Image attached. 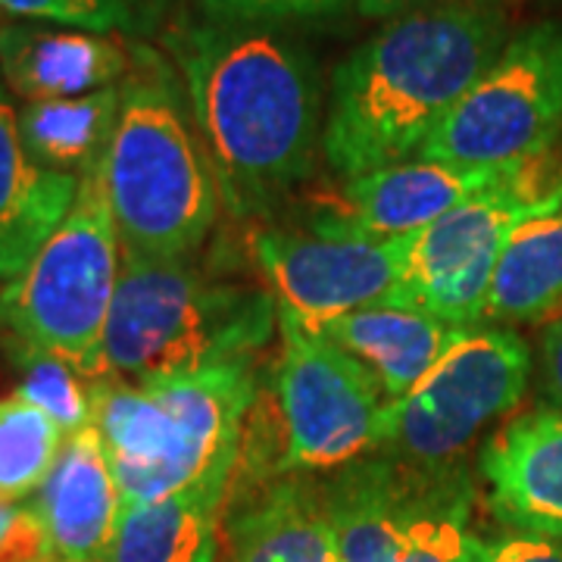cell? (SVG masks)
I'll list each match as a JSON object with an SVG mask.
<instances>
[{
	"instance_id": "obj_1",
	"label": "cell",
	"mask_w": 562,
	"mask_h": 562,
	"mask_svg": "<svg viewBox=\"0 0 562 562\" xmlns=\"http://www.w3.org/2000/svg\"><path fill=\"white\" fill-rule=\"evenodd\" d=\"M166 47L222 203L238 220L269 216L322 154L325 85L316 57L279 25L210 16L176 22Z\"/></svg>"
},
{
	"instance_id": "obj_2",
	"label": "cell",
	"mask_w": 562,
	"mask_h": 562,
	"mask_svg": "<svg viewBox=\"0 0 562 562\" xmlns=\"http://www.w3.org/2000/svg\"><path fill=\"white\" fill-rule=\"evenodd\" d=\"M506 41L509 20L501 0H462L387 20L328 79L325 162L350 181L419 157Z\"/></svg>"
},
{
	"instance_id": "obj_3",
	"label": "cell",
	"mask_w": 562,
	"mask_h": 562,
	"mask_svg": "<svg viewBox=\"0 0 562 562\" xmlns=\"http://www.w3.org/2000/svg\"><path fill=\"white\" fill-rule=\"evenodd\" d=\"M101 176L125 257L191 260L220 220L222 194L176 69L135 44Z\"/></svg>"
},
{
	"instance_id": "obj_4",
	"label": "cell",
	"mask_w": 562,
	"mask_h": 562,
	"mask_svg": "<svg viewBox=\"0 0 562 562\" xmlns=\"http://www.w3.org/2000/svg\"><path fill=\"white\" fill-rule=\"evenodd\" d=\"M279 328L269 291L210 276L191 260L122 254L103 331V382H150L257 360Z\"/></svg>"
},
{
	"instance_id": "obj_5",
	"label": "cell",
	"mask_w": 562,
	"mask_h": 562,
	"mask_svg": "<svg viewBox=\"0 0 562 562\" xmlns=\"http://www.w3.org/2000/svg\"><path fill=\"white\" fill-rule=\"evenodd\" d=\"M91 401L122 503L140 506L238 462L257 403V366L232 362L138 384L94 382Z\"/></svg>"
},
{
	"instance_id": "obj_6",
	"label": "cell",
	"mask_w": 562,
	"mask_h": 562,
	"mask_svg": "<svg viewBox=\"0 0 562 562\" xmlns=\"http://www.w3.org/2000/svg\"><path fill=\"white\" fill-rule=\"evenodd\" d=\"M122 269L101 160L79 179L69 213L32 262L0 288V344H22L72 362L103 382V331Z\"/></svg>"
},
{
	"instance_id": "obj_7",
	"label": "cell",
	"mask_w": 562,
	"mask_h": 562,
	"mask_svg": "<svg viewBox=\"0 0 562 562\" xmlns=\"http://www.w3.org/2000/svg\"><path fill=\"white\" fill-rule=\"evenodd\" d=\"M344 562H465L475 482L462 462L428 465L379 450L322 482Z\"/></svg>"
},
{
	"instance_id": "obj_8",
	"label": "cell",
	"mask_w": 562,
	"mask_h": 562,
	"mask_svg": "<svg viewBox=\"0 0 562 562\" xmlns=\"http://www.w3.org/2000/svg\"><path fill=\"white\" fill-rule=\"evenodd\" d=\"M276 366L284 475H331L387 447L391 397L344 347L279 310Z\"/></svg>"
},
{
	"instance_id": "obj_9",
	"label": "cell",
	"mask_w": 562,
	"mask_h": 562,
	"mask_svg": "<svg viewBox=\"0 0 562 562\" xmlns=\"http://www.w3.org/2000/svg\"><path fill=\"white\" fill-rule=\"evenodd\" d=\"M543 157L506 166L503 176L413 235L403 279L387 303L416 306L457 328H479L503 244L562 191L538 179Z\"/></svg>"
},
{
	"instance_id": "obj_10",
	"label": "cell",
	"mask_w": 562,
	"mask_h": 562,
	"mask_svg": "<svg viewBox=\"0 0 562 562\" xmlns=\"http://www.w3.org/2000/svg\"><path fill=\"white\" fill-rule=\"evenodd\" d=\"M562 132V22H538L506 41L501 57L419 157L469 166H509L550 154Z\"/></svg>"
},
{
	"instance_id": "obj_11",
	"label": "cell",
	"mask_w": 562,
	"mask_h": 562,
	"mask_svg": "<svg viewBox=\"0 0 562 562\" xmlns=\"http://www.w3.org/2000/svg\"><path fill=\"white\" fill-rule=\"evenodd\" d=\"M531 350L513 328H472L409 394L391 403V453L428 465L462 462L487 425L522 401Z\"/></svg>"
},
{
	"instance_id": "obj_12",
	"label": "cell",
	"mask_w": 562,
	"mask_h": 562,
	"mask_svg": "<svg viewBox=\"0 0 562 562\" xmlns=\"http://www.w3.org/2000/svg\"><path fill=\"white\" fill-rule=\"evenodd\" d=\"M413 235L369 238L319 220L313 232H260L254 260L281 313L303 325L394 297Z\"/></svg>"
},
{
	"instance_id": "obj_13",
	"label": "cell",
	"mask_w": 562,
	"mask_h": 562,
	"mask_svg": "<svg viewBox=\"0 0 562 562\" xmlns=\"http://www.w3.org/2000/svg\"><path fill=\"white\" fill-rule=\"evenodd\" d=\"M503 169L506 166H469L428 157L391 162L347 181L344 213L325 220L369 238L419 235L422 228L441 220L469 194L482 191L484 184L503 176Z\"/></svg>"
},
{
	"instance_id": "obj_14",
	"label": "cell",
	"mask_w": 562,
	"mask_h": 562,
	"mask_svg": "<svg viewBox=\"0 0 562 562\" xmlns=\"http://www.w3.org/2000/svg\"><path fill=\"white\" fill-rule=\"evenodd\" d=\"M482 479L503 525L562 541V409L543 406L506 422L484 443Z\"/></svg>"
},
{
	"instance_id": "obj_15",
	"label": "cell",
	"mask_w": 562,
	"mask_h": 562,
	"mask_svg": "<svg viewBox=\"0 0 562 562\" xmlns=\"http://www.w3.org/2000/svg\"><path fill=\"white\" fill-rule=\"evenodd\" d=\"M29 503L44 522L50 560H106L125 503L94 422L66 438L54 472Z\"/></svg>"
},
{
	"instance_id": "obj_16",
	"label": "cell",
	"mask_w": 562,
	"mask_h": 562,
	"mask_svg": "<svg viewBox=\"0 0 562 562\" xmlns=\"http://www.w3.org/2000/svg\"><path fill=\"white\" fill-rule=\"evenodd\" d=\"M132 50L113 35L44 25L0 29V79L25 103L66 101L120 85Z\"/></svg>"
},
{
	"instance_id": "obj_17",
	"label": "cell",
	"mask_w": 562,
	"mask_h": 562,
	"mask_svg": "<svg viewBox=\"0 0 562 562\" xmlns=\"http://www.w3.org/2000/svg\"><path fill=\"white\" fill-rule=\"evenodd\" d=\"M288 316V313H284ZM294 319V316H291ZM303 325V322H301ZM372 369L391 401H401L438 366L443 353L472 331L435 319L416 306L372 303L335 319L306 325Z\"/></svg>"
},
{
	"instance_id": "obj_18",
	"label": "cell",
	"mask_w": 562,
	"mask_h": 562,
	"mask_svg": "<svg viewBox=\"0 0 562 562\" xmlns=\"http://www.w3.org/2000/svg\"><path fill=\"white\" fill-rule=\"evenodd\" d=\"M222 562H344L322 482L269 479L232 513Z\"/></svg>"
},
{
	"instance_id": "obj_19",
	"label": "cell",
	"mask_w": 562,
	"mask_h": 562,
	"mask_svg": "<svg viewBox=\"0 0 562 562\" xmlns=\"http://www.w3.org/2000/svg\"><path fill=\"white\" fill-rule=\"evenodd\" d=\"M79 194V179L44 169L25 147L20 110L0 79V288L20 276Z\"/></svg>"
},
{
	"instance_id": "obj_20",
	"label": "cell",
	"mask_w": 562,
	"mask_h": 562,
	"mask_svg": "<svg viewBox=\"0 0 562 562\" xmlns=\"http://www.w3.org/2000/svg\"><path fill=\"white\" fill-rule=\"evenodd\" d=\"M235 465H225L162 501L122 506L103 562H216L222 506Z\"/></svg>"
},
{
	"instance_id": "obj_21",
	"label": "cell",
	"mask_w": 562,
	"mask_h": 562,
	"mask_svg": "<svg viewBox=\"0 0 562 562\" xmlns=\"http://www.w3.org/2000/svg\"><path fill=\"white\" fill-rule=\"evenodd\" d=\"M562 313V191L516 225L494 269L482 325L550 322Z\"/></svg>"
},
{
	"instance_id": "obj_22",
	"label": "cell",
	"mask_w": 562,
	"mask_h": 562,
	"mask_svg": "<svg viewBox=\"0 0 562 562\" xmlns=\"http://www.w3.org/2000/svg\"><path fill=\"white\" fill-rule=\"evenodd\" d=\"M116 116L120 85L66 101L25 103L20 110L22 140L44 169L81 179L103 157Z\"/></svg>"
},
{
	"instance_id": "obj_23",
	"label": "cell",
	"mask_w": 562,
	"mask_h": 562,
	"mask_svg": "<svg viewBox=\"0 0 562 562\" xmlns=\"http://www.w3.org/2000/svg\"><path fill=\"white\" fill-rule=\"evenodd\" d=\"M66 435L35 403L0 397V501H32L60 460Z\"/></svg>"
},
{
	"instance_id": "obj_24",
	"label": "cell",
	"mask_w": 562,
	"mask_h": 562,
	"mask_svg": "<svg viewBox=\"0 0 562 562\" xmlns=\"http://www.w3.org/2000/svg\"><path fill=\"white\" fill-rule=\"evenodd\" d=\"M3 350L20 375L16 394L35 403L41 413H47L60 425L66 438L94 422L91 382L72 362L35 350V347H22V344H3Z\"/></svg>"
},
{
	"instance_id": "obj_25",
	"label": "cell",
	"mask_w": 562,
	"mask_h": 562,
	"mask_svg": "<svg viewBox=\"0 0 562 562\" xmlns=\"http://www.w3.org/2000/svg\"><path fill=\"white\" fill-rule=\"evenodd\" d=\"M3 16L29 22H50L60 29L113 35L147 22L144 0H0Z\"/></svg>"
},
{
	"instance_id": "obj_26",
	"label": "cell",
	"mask_w": 562,
	"mask_h": 562,
	"mask_svg": "<svg viewBox=\"0 0 562 562\" xmlns=\"http://www.w3.org/2000/svg\"><path fill=\"white\" fill-rule=\"evenodd\" d=\"M203 16L225 22H254V25H281V22L322 20L335 16L357 0H198Z\"/></svg>"
},
{
	"instance_id": "obj_27",
	"label": "cell",
	"mask_w": 562,
	"mask_h": 562,
	"mask_svg": "<svg viewBox=\"0 0 562 562\" xmlns=\"http://www.w3.org/2000/svg\"><path fill=\"white\" fill-rule=\"evenodd\" d=\"M465 562H562V541L522 531L503 538H475Z\"/></svg>"
},
{
	"instance_id": "obj_28",
	"label": "cell",
	"mask_w": 562,
	"mask_h": 562,
	"mask_svg": "<svg viewBox=\"0 0 562 562\" xmlns=\"http://www.w3.org/2000/svg\"><path fill=\"white\" fill-rule=\"evenodd\" d=\"M0 562H54L44 522H41L38 509L29 501L16 506L10 531L0 541Z\"/></svg>"
},
{
	"instance_id": "obj_29",
	"label": "cell",
	"mask_w": 562,
	"mask_h": 562,
	"mask_svg": "<svg viewBox=\"0 0 562 562\" xmlns=\"http://www.w3.org/2000/svg\"><path fill=\"white\" fill-rule=\"evenodd\" d=\"M538 379H541L543 401L562 409V313L543 328Z\"/></svg>"
},
{
	"instance_id": "obj_30",
	"label": "cell",
	"mask_w": 562,
	"mask_h": 562,
	"mask_svg": "<svg viewBox=\"0 0 562 562\" xmlns=\"http://www.w3.org/2000/svg\"><path fill=\"white\" fill-rule=\"evenodd\" d=\"M447 3H462V0H357V10L369 20H397L406 13L447 7Z\"/></svg>"
},
{
	"instance_id": "obj_31",
	"label": "cell",
	"mask_w": 562,
	"mask_h": 562,
	"mask_svg": "<svg viewBox=\"0 0 562 562\" xmlns=\"http://www.w3.org/2000/svg\"><path fill=\"white\" fill-rule=\"evenodd\" d=\"M184 0H144V13H147V22L157 20V16H166V13H176Z\"/></svg>"
},
{
	"instance_id": "obj_32",
	"label": "cell",
	"mask_w": 562,
	"mask_h": 562,
	"mask_svg": "<svg viewBox=\"0 0 562 562\" xmlns=\"http://www.w3.org/2000/svg\"><path fill=\"white\" fill-rule=\"evenodd\" d=\"M16 506H20V503L0 501V541H3L7 531H10V522H13V516H16Z\"/></svg>"
}]
</instances>
